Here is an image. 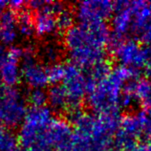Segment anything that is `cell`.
<instances>
[{"label": "cell", "mask_w": 151, "mask_h": 151, "mask_svg": "<svg viewBox=\"0 0 151 151\" xmlns=\"http://www.w3.org/2000/svg\"><path fill=\"white\" fill-rule=\"evenodd\" d=\"M23 74L26 81L30 85L37 87L39 89L41 86H44L45 83L49 81L48 71L43 70V68L38 64L32 61H26L23 66Z\"/></svg>", "instance_id": "2"}, {"label": "cell", "mask_w": 151, "mask_h": 151, "mask_svg": "<svg viewBox=\"0 0 151 151\" xmlns=\"http://www.w3.org/2000/svg\"><path fill=\"white\" fill-rule=\"evenodd\" d=\"M52 13H53V11H52L51 8L50 9L44 8L39 14L37 20V32H39L40 34L51 33L57 25L53 15H52Z\"/></svg>", "instance_id": "4"}, {"label": "cell", "mask_w": 151, "mask_h": 151, "mask_svg": "<svg viewBox=\"0 0 151 151\" xmlns=\"http://www.w3.org/2000/svg\"><path fill=\"white\" fill-rule=\"evenodd\" d=\"M107 37V30L102 22H93L70 29L66 39L72 58L79 63L88 64L100 58L101 47Z\"/></svg>", "instance_id": "1"}, {"label": "cell", "mask_w": 151, "mask_h": 151, "mask_svg": "<svg viewBox=\"0 0 151 151\" xmlns=\"http://www.w3.org/2000/svg\"><path fill=\"white\" fill-rule=\"evenodd\" d=\"M47 96L46 94L41 91L40 89H35L30 95V101L33 104H35V107H41V105L46 101Z\"/></svg>", "instance_id": "6"}, {"label": "cell", "mask_w": 151, "mask_h": 151, "mask_svg": "<svg viewBox=\"0 0 151 151\" xmlns=\"http://www.w3.org/2000/svg\"><path fill=\"white\" fill-rule=\"evenodd\" d=\"M17 53H13L12 55L9 57V59L5 62V65L3 67L5 69H3V78L4 81L11 83V84H14L17 81L18 79V69L17 66V59L20 58V55H15Z\"/></svg>", "instance_id": "3"}, {"label": "cell", "mask_w": 151, "mask_h": 151, "mask_svg": "<svg viewBox=\"0 0 151 151\" xmlns=\"http://www.w3.org/2000/svg\"><path fill=\"white\" fill-rule=\"evenodd\" d=\"M66 91H63L62 88L59 87H54L51 90L49 94V100L51 101L52 105L54 106H61L64 104L65 102V98H66Z\"/></svg>", "instance_id": "5"}]
</instances>
